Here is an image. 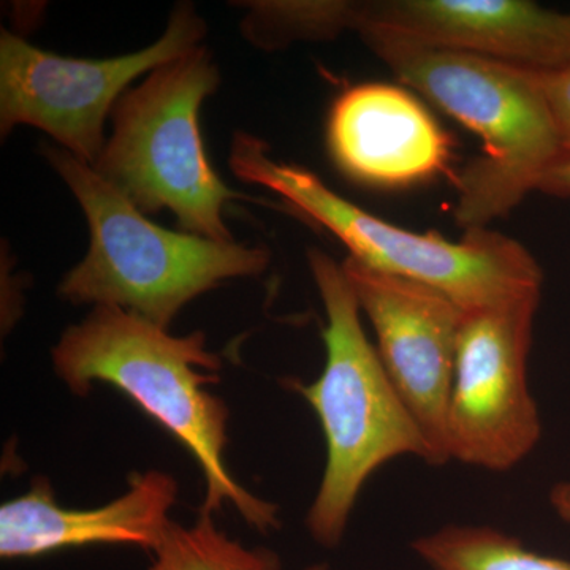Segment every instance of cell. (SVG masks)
I'll return each mask as SVG.
<instances>
[{
  "instance_id": "obj_1",
  "label": "cell",
  "mask_w": 570,
  "mask_h": 570,
  "mask_svg": "<svg viewBox=\"0 0 570 570\" xmlns=\"http://www.w3.org/2000/svg\"><path fill=\"white\" fill-rule=\"evenodd\" d=\"M52 365L75 395H88L96 382L118 389L186 448L205 475L202 513L214 515L230 502L255 530L279 527V508L228 472V409L205 389L219 382L223 362L206 347L204 333L171 336L121 307L96 306L63 332Z\"/></svg>"
},
{
  "instance_id": "obj_2",
  "label": "cell",
  "mask_w": 570,
  "mask_h": 570,
  "mask_svg": "<svg viewBox=\"0 0 570 570\" xmlns=\"http://www.w3.org/2000/svg\"><path fill=\"white\" fill-rule=\"evenodd\" d=\"M360 37L395 77L479 135L483 154L456 176V224L489 228L538 190L564 157L539 71L363 28Z\"/></svg>"
},
{
  "instance_id": "obj_3",
  "label": "cell",
  "mask_w": 570,
  "mask_h": 570,
  "mask_svg": "<svg viewBox=\"0 0 570 570\" xmlns=\"http://www.w3.org/2000/svg\"><path fill=\"white\" fill-rule=\"evenodd\" d=\"M307 262L325 307V366L313 384H291L316 412L326 445L324 478L306 527L317 543L336 547L366 480L397 456L430 464V448L367 340L343 265L321 249H311Z\"/></svg>"
},
{
  "instance_id": "obj_4",
  "label": "cell",
  "mask_w": 570,
  "mask_h": 570,
  "mask_svg": "<svg viewBox=\"0 0 570 570\" xmlns=\"http://www.w3.org/2000/svg\"><path fill=\"white\" fill-rule=\"evenodd\" d=\"M43 153L73 193L91 230L88 254L59 284L58 294L67 302L121 307L168 330L198 295L224 281L261 276L269 264L266 247L159 227L91 165L59 146L47 145Z\"/></svg>"
},
{
  "instance_id": "obj_5",
  "label": "cell",
  "mask_w": 570,
  "mask_h": 570,
  "mask_svg": "<svg viewBox=\"0 0 570 570\" xmlns=\"http://www.w3.org/2000/svg\"><path fill=\"white\" fill-rule=\"evenodd\" d=\"M268 148L250 134H235L232 171L284 198L321 224L370 268L415 281L449 296L466 311L540 295L542 269L527 247L490 228L464 232L460 242L417 234L365 212L333 193L313 171L269 159Z\"/></svg>"
},
{
  "instance_id": "obj_6",
  "label": "cell",
  "mask_w": 570,
  "mask_h": 570,
  "mask_svg": "<svg viewBox=\"0 0 570 570\" xmlns=\"http://www.w3.org/2000/svg\"><path fill=\"white\" fill-rule=\"evenodd\" d=\"M220 85L206 48L154 69L112 108V134L91 165L142 213L168 209L189 234L234 243L227 202L247 198L216 175L202 141L198 111Z\"/></svg>"
},
{
  "instance_id": "obj_7",
  "label": "cell",
  "mask_w": 570,
  "mask_h": 570,
  "mask_svg": "<svg viewBox=\"0 0 570 570\" xmlns=\"http://www.w3.org/2000/svg\"><path fill=\"white\" fill-rule=\"evenodd\" d=\"M206 24L190 3L175 7L151 47L111 59H75L0 36V130L17 126L50 134L66 151L94 165L105 148L104 124L135 78L174 61L204 40Z\"/></svg>"
},
{
  "instance_id": "obj_8",
  "label": "cell",
  "mask_w": 570,
  "mask_h": 570,
  "mask_svg": "<svg viewBox=\"0 0 570 570\" xmlns=\"http://www.w3.org/2000/svg\"><path fill=\"white\" fill-rule=\"evenodd\" d=\"M539 303L531 295L463 313L448 412L450 460L508 471L538 445L542 422L528 358Z\"/></svg>"
},
{
  "instance_id": "obj_9",
  "label": "cell",
  "mask_w": 570,
  "mask_h": 570,
  "mask_svg": "<svg viewBox=\"0 0 570 570\" xmlns=\"http://www.w3.org/2000/svg\"><path fill=\"white\" fill-rule=\"evenodd\" d=\"M377 352L430 448V464L450 460L448 412L464 311L449 296L348 257L343 264Z\"/></svg>"
},
{
  "instance_id": "obj_10",
  "label": "cell",
  "mask_w": 570,
  "mask_h": 570,
  "mask_svg": "<svg viewBox=\"0 0 570 570\" xmlns=\"http://www.w3.org/2000/svg\"><path fill=\"white\" fill-rule=\"evenodd\" d=\"M527 69L570 63V13L527 0H373L356 2V28Z\"/></svg>"
},
{
  "instance_id": "obj_11",
  "label": "cell",
  "mask_w": 570,
  "mask_h": 570,
  "mask_svg": "<svg viewBox=\"0 0 570 570\" xmlns=\"http://www.w3.org/2000/svg\"><path fill=\"white\" fill-rule=\"evenodd\" d=\"M178 498L174 475L135 472L122 497L97 509H66L50 480L37 478L21 497L0 508V557L37 558L88 546H130L154 551L170 527Z\"/></svg>"
},
{
  "instance_id": "obj_12",
  "label": "cell",
  "mask_w": 570,
  "mask_h": 570,
  "mask_svg": "<svg viewBox=\"0 0 570 570\" xmlns=\"http://www.w3.org/2000/svg\"><path fill=\"white\" fill-rule=\"evenodd\" d=\"M328 142L337 165L373 186H407L441 174L449 135L417 97L400 86L363 82L337 97Z\"/></svg>"
},
{
  "instance_id": "obj_13",
  "label": "cell",
  "mask_w": 570,
  "mask_h": 570,
  "mask_svg": "<svg viewBox=\"0 0 570 570\" xmlns=\"http://www.w3.org/2000/svg\"><path fill=\"white\" fill-rule=\"evenodd\" d=\"M434 570H570V561L527 550L519 539L487 527H448L415 540Z\"/></svg>"
},
{
  "instance_id": "obj_14",
  "label": "cell",
  "mask_w": 570,
  "mask_h": 570,
  "mask_svg": "<svg viewBox=\"0 0 570 570\" xmlns=\"http://www.w3.org/2000/svg\"><path fill=\"white\" fill-rule=\"evenodd\" d=\"M200 513L193 527L171 521L149 570H281L275 551L246 549Z\"/></svg>"
},
{
  "instance_id": "obj_15",
  "label": "cell",
  "mask_w": 570,
  "mask_h": 570,
  "mask_svg": "<svg viewBox=\"0 0 570 570\" xmlns=\"http://www.w3.org/2000/svg\"><path fill=\"white\" fill-rule=\"evenodd\" d=\"M245 32L258 47L333 39L356 28V2H249Z\"/></svg>"
},
{
  "instance_id": "obj_16",
  "label": "cell",
  "mask_w": 570,
  "mask_h": 570,
  "mask_svg": "<svg viewBox=\"0 0 570 570\" xmlns=\"http://www.w3.org/2000/svg\"><path fill=\"white\" fill-rule=\"evenodd\" d=\"M539 71V70H538ZM540 88L549 105L564 157L570 156V63L560 69L539 71Z\"/></svg>"
},
{
  "instance_id": "obj_17",
  "label": "cell",
  "mask_w": 570,
  "mask_h": 570,
  "mask_svg": "<svg viewBox=\"0 0 570 570\" xmlns=\"http://www.w3.org/2000/svg\"><path fill=\"white\" fill-rule=\"evenodd\" d=\"M538 193L551 195V197L570 198V156L562 157L560 163L547 171L540 181Z\"/></svg>"
},
{
  "instance_id": "obj_18",
  "label": "cell",
  "mask_w": 570,
  "mask_h": 570,
  "mask_svg": "<svg viewBox=\"0 0 570 570\" xmlns=\"http://www.w3.org/2000/svg\"><path fill=\"white\" fill-rule=\"evenodd\" d=\"M550 501L558 515L570 523V483H561V485L554 487L551 491Z\"/></svg>"
},
{
  "instance_id": "obj_19",
  "label": "cell",
  "mask_w": 570,
  "mask_h": 570,
  "mask_svg": "<svg viewBox=\"0 0 570 570\" xmlns=\"http://www.w3.org/2000/svg\"><path fill=\"white\" fill-rule=\"evenodd\" d=\"M305 570H328V566L316 564V566H311V568H306Z\"/></svg>"
}]
</instances>
